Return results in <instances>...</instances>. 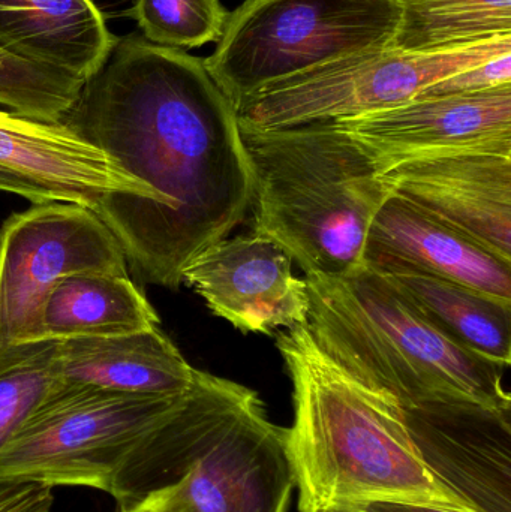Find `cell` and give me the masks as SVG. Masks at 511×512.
<instances>
[{
  "label": "cell",
  "instance_id": "8",
  "mask_svg": "<svg viewBox=\"0 0 511 512\" xmlns=\"http://www.w3.org/2000/svg\"><path fill=\"white\" fill-rule=\"evenodd\" d=\"M510 51L511 35L446 53L363 51L246 99L237 116L243 125L260 129L368 116L407 104L437 81Z\"/></svg>",
  "mask_w": 511,
  "mask_h": 512
},
{
  "label": "cell",
  "instance_id": "1",
  "mask_svg": "<svg viewBox=\"0 0 511 512\" xmlns=\"http://www.w3.org/2000/svg\"><path fill=\"white\" fill-rule=\"evenodd\" d=\"M62 123L155 194L123 248L150 285L179 289L185 268L251 207L236 107L188 51L119 38Z\"/></svg>",
  "mask_w": 511,
  "mask_h": 512
},
{
  "label": "cell",
  "instance_id": "22",
  "mask_svg": "<svg viewBox=\"0 0 511 512\" xmlns=\"http://www.w3.org/2000/svg\"><path fill=\"white\" fill-rule=\"evenodd\" d=\"M131 14L146 41L183 51L218 42L230 17L221 0H132Z\"/></svg>",
  "mask_w": 511,
  "mask_h": 512
},
{
  "label": "cell",
  "instance_id": "2",
  "mask_svg": "<svg viewBox=\"0 0 511 512\" xmlns=\"http://www.w3.org/2000/svg\"><path fill=\"white\" fill-rule=\"evenodd\" d=\"M294 487L287 429L269 420L260 396L195 369L108 495L119 511L288 512Z\"/></svg>",
  "mask_w": 511,
  "mask_h": 512
},
{
  "label": "cell",
  "instance_id": "17",
  "mask_svg": "<svg viewBox=\"0 0 511 512\" xmlns=\"http://www.w3.org/2000/svg\"><path fill=\"white\" fill-rule=\"evenodd\" d=\"M156 327L158 313L128 274H72L54 288L42 313V339L56 342Z\"/></svg>",
  "mask_w": 511,
  "mask_h": 512
},
{
  "label": "cell",
  "instance_id": "24",
  "mask_svg": "<svg viewBox=\"0 0 511 512\" xmlns=\"http://www.w3.org/2000/svg\"><path fill=\"white\" fill-rule=\"evenodd\" d=\"M53 501L51 487L0 480V512H51Z\"/></svg>",
  "mask_w": 511,
  "mask_h": 512
},
{
  "label": "cell",
  "instance_id": "13",
  "mask_svg": "<svg viewBox=\"0 0 511 512\" xmlns=\"http://www.w3.org/2000/svg\"><path fill=\"white\" fill-rule=\"evenodd\" d=\"M392 194L511 262V150H471L398 165Z\"/></svg>",
  "mask_w": 511,
  "mask_h": 512
},
{
  "label": "cell",
  "instance_id": "27",
  "mask_svg": "<svg viewBox=\"0 0 511 512\" xmlns=\"http://www.w3.org/2000/svg\"><path fill=\"white\" fill-rule=\"evenodd\" d=\"M119 512H156L150 510V508L144 507V505H138V507L131 508V510L119 511Z\"/></svg>",
  "mask_w": 511,
  "mask_h": 512
},
{
  "label": "cell",
  "instance_id": "10",
  "mask_svg": "<svg viewBox=\"0 0 511 512\" xmlns=\"http://www.w3.org/2000/svg\"><path fill=\"white\" fill-rule=\"evenodd\" d=\"M380 176L398 165L471 150H511V84L476 93L420 96L368 116L335 122Z\"/></svg>",
  "mask_w": 511,
  "mask_h": 512
},
{
  "label": "cell",
  "instance_id": "21",
  "mask_svg": "<svg viewBox=\"0 0 511 512\" xmlns=\"http://www.w3.org/2000/svg\"><path fill=\"white\" fill-rule=\"evenodd\" d=\"M84 84L0 50V105L18 116L60 123L80 98Z\"/></svg>",
  "mask_w": 511,
  "mask_h": 512
},
{
  "label": "cell",
  "instance_id": "12",
  "mask_svg": "<svg viewBox=\"0 0 511 512\" xmlns=\"http://www.w3.org/2000/svg\"><path fill=\"white\" fill-rule=\"evenodd\" d=\"M291 267L293 258L278 242L252 231L201 252L183 271V283L237 330L272 334L308 324V286Z\"/></svg>",
  "mask_w": 511,
  "mask_h": 512
},
{
  "label": "cell",
  "instance_id": "9",
  "mask_svg": "<svg viewBox=\"0 0 511 512\" xmlns=\"http://www.w3.org/2000/svg\"><path fill=\"white\" fill-rule=\"evenodd\" d=\"M128 274L123 249L93 210L33 204L0 230V351L41 342L51 292L72 274Z\"/></svg>",
  "mask_w": 511,
  "mask_h": 512
},
{
  "label": "cell",
  "instance_id": "20",
  "mask_svg": "<svg viewBox=\"0 0 511 512\" xmlns=\"http://www.w3.org/2000/svg\"><path fill=\"white\" fill-rule=\"evenodd\" d=\"M59 342L41 340L0 351V451L59 384Z\"/></svg>",
  "mask_w": 511,
  "mask_h": 512
},
{
  "label": "cell",
  "instance_id": "14",
  "mask_svg": "<svg viewBox=\"0 0 511 512\" xmlns=\"http://www.w3.org/2000/svg\"><path fill=\"white\" fill-rule=\"evenodd\" d=\"M363 264L443 277L511 303V262L395 194L372 221Z\"/></svg>",
  "mask_w": 511,
  "mask_h": 512
},
{
  "label": "cell",
  "instance_id": "5",
  "mask_svg": "<svg viewBox=\"0 0 511 512\" xmlns=\"http://www.w3.org/2000/svg\"><path fill=\"white\" fill-rule=\"evenodd\" d=\"M252 173L254 231L305 274L363 265L369 228L392 195L356 140L335 122L260 129L240 123Z\"/></svg>",
  "mask_w": 511,
  "mask_h": 512
},
{
  "label": "cell",
  "instance_id": "26",
  "mask_svg": "<svg viewBox=\"0 0 511 512\" xmlns=\"http://www.w3.org/2000/svg\"><path fill=\"white\" fill-rule=\"evenodd\" d=\"M0 191L9 192V194L18 195V197L23 198V191H21L20 186L2 173H0Z\"/></svg>",
  "mask_w": 511,
  "mask_h": 512
},
{
  "label": "cell",
  "instance_id": "11",
  "mask_svg": "<svg viewBox=\"0 0 511 512\" xmlns=\"http://www.w3.org/2000/svg\"><path fill=\"white\" fill-rule=\"evenodd\" d=\"M390 409L429 474L468 510L511 512V411L471 402Z\"/></svg>",
  "mask_w": 511,
  "mask_h": 512
},
{
  "label": "cell",
  "instance_id": "15",
  "mask_svg": "<svg viewBox=\"0 0 511 512\" xmlns=\"http://www.w3.org/2000/svg\"><path fill=\"white\" fill-rule=\"evenodd\" d=\"M117 41L93 0H0V50L83 83Z\"/></svg>",
  "mask_w": 511,
  "mask_h": 512
},
{
  "label": "cell",
  "instance_id": "28",
  "mask_svg": "<svg viewBox=\"0 0 511 512\" xmlns=\"http://www.w3.org/2000/svg\"><path fill=\"white\" fill-rule=\"evenodd\" d=\"M321 512H359V511L347 510V508H330V510L321 511Z\"/></svg>",
  "mask_w": 511,
  "mask_h": 512
},
{
  "label": "cell",
  "instance_id": "6",
  "mask_svg": "<svg viewBox=\"0 0 511 512\" xmlns=\"http://www.w3.org/2000/svg\"><path fill=\"white\" fill-rule=\"evenodd\" d=\"M399 18L398 0H245L204 68L237 110L297 75L390 47Z\"/></svg>",
  "mask_w": 511,
  "mask_h": 512
},
{
  "label": "cell",
  "instance_id": "7",
  "mask_svg": "<svg viewBox=\"0 0 511 512\" xmlns=\"http://www.w3.org/2000/svg\"><path fill=\"white\" fill-rule=\"evenodd\" d=\"M179 396L59 382L0 451V480L108 493L132 451Z\"/></svg>",
  "mask_w": 511,
  "mask_h": 512
},
{
  "label": "cell",
  "instance_id": "23",
  "mask_svg": "<svg viewBox=\"0 0 511 512\" xmlns=\"http://www.w3.org/2000/svg\"><path fill=\"white\" fill-rule=\"evenodd\" d=\"M511 84V51L461 69L423 90L420 96L476 93ZM417 96V98H420Z\"/></svg>",
  "mask_w": 511,
  "mask_h": 512
},
{
  "label": "cell",
  "instance_id": "4",
  "mask_svg": "<svg viewBox=\"0 0 511 512\" xmlns=\"http://www.w3.org/2000/svg\"><path fill=\"white\" fill-rule=\"evenodd\" d=\"M305 282L315 342L393 409L471 402L511 411L506 367L450 339L380 271L363 264Z\"/></svg>",
  "mask_w": 511,
  "mask_h": 512
},
{
  "label": "cell",
  "instance_id": "19",
  "mask_svg": "<svg viewBox=\"0 0 511 512\" xmlns=\"http://www.w3.org/2000/svg\"><path fill=\"white\" fill-rule=\"evenodd\" d=\"M398 30L390 47L446 53L511 35V0H398Z\"/></svg>",
  "mask_w": 511,
  "mask_h": 512
},
{
  "label": "cell",
  "instance_id": "25",
  "mask_svg": "<svg viewBox=\"0 0 511 512\" xmlns=\"http://www.w3.org/2000/svg\"><path fill=\"white\" fill-rule=\"evenodd\" d=\"M359 512H459L449 508L428 504H410V502H369L359 507L347 508Z\"/></svg>",
  "mask_w": 511,
  "mask_h": 512
},
{
  "label": "cell",
  "instance_id": "16",
  "mask_svg": "<svg viewBox=\"0 0 511 512\" xmlns=\"http://www.w3.org/2000/svg\"><path fill=\"white\" fill-rule=\"evenodd\" d=\"M57 369L63 384L89 385L140 396H179L195 369L161 328L59 342Z\"/></svg>",
  "mask_w": 511,
  "mask_h": 512
},
{
  "label": "cell",
  "instance_id": "18",
  "mask_svg": "<svg viewBox=\"0 0 511 512\" xmlns=\"http://www.w3.org/2000/svg\"><path fill=\"white\" fill-rule=\"evenodd\" d=\"M377 271L450 339L506 369L510 366L511 303L408 268Z\"/></svg>",
  "mask_w": 511,
  "mask_h": 512
},
{
  "label": "cell",
  "instance_id": "3",
  "mask_svg": "<svg viewBox=\"0 0 511 512\" xmlns=\"http://www.w3.org/2000/svg\"><path fill=\"white\" fill-rule=\"evenodd\" d=\"M276 346L293 384L287 451L300 512L369 502L471 512L429 474L389 406L338 366L308 325L279 331Z\"/></svg>",
  "mask_w": 511,
  "mask_h": 512
}]
</instances>
